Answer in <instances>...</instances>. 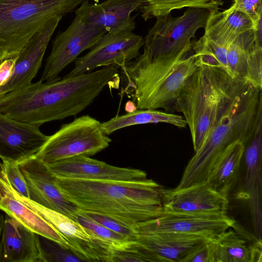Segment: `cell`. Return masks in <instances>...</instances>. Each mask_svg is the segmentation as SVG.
<instances>
[{
    "label": "cell",
    "instance_id": "cell-1",
    "mask_svg": "<svg viewBox=\"0 0 262 262\" xmlns=\"http://www.w3.org/2000/svg\"><path fill=\"white\" fill-rule=\"evenodd\" d=\"M118 68L112 64L75 76L31 83L1 97L0 112L39 126L75 116L90 105L105 86L119 88Z\"/></svg>",
    "mask_w": 262,
    "mask_h": 262
},
{
    "label": "cell",
    "instance_id": "cell-2",
    "mask_svg": "<svg viewBox=\"0 0 262 262\" xmlns=\"http://www.w3.org/2000/svg\"><path fill=\"white\" fill-rule=\"evenodd\" d=\"M57 184L78 209L102 214L133 230L164 213L163 187L151 179L90 180L57 177Z\"/></svg>",
    "mask_w": 262,
    "mask_h": 262
},
{
    "label": "cell",
    "instance_id": "cell-3",
    "mask_svg": "<svg viewBox=\"0 0 262 262\" xmlns=\"http://www.w3.org/2000/svg\"><path fill=\"white\" fill-rule=\"evenodd\" d=\"M251 85L221 68L201 66L187 79L173 111L182 113L197 151L234 102Z\"/></svg>",
    "mask_w": 262,
    "mask_h": 262
},
{
    "label": "cell",
    "instance_id": "cell-4",
    "mask_svg": "<svg viewBox=\"0 0 262 262\" xmlns=\"http://www.w3.org/2000/svg\"><path fill=\"white\" fill-rule=\"evenodd\" d=\"M199 67L192 49L171 57L152 56L143 50L120 68L126 83L122 92L138 110L173 111L185 82Z\"/></svg>",
    "mask_w": 262,
    "mask_h": 262
},
{
    "label": "cell",
    "instance_id": "cell-5",
    "mask_svg": "<svg viewBox=\"0 0 262 262\" xmlns=\"http://www.w3.org/2000/svg\"><path fill=\"white\" fill-rule=\"evenodd\" d=\"M261 107V89L251 85L231 105L195 152L174 189L178 190L206 181L215 163L229 145L237 140L242 141L244 144L246 143Z\"/></svg>",
    "mask_w": 262,
    "mask_h": 262
},
{
    "label": "cell",
    "instance_id": "cell-6",
    "mask_svg": "<svg viewBox=\"0 0 262 262\" xmlns=\"http://www.w3.org/2000/svg\"><path fill=\"white\" fill-rule=\"evenodd\" d=\"M85 0H0V63L17 56L52 18L62 17Z\"/></svg>",
    "mask_w": 262,
    "mask_h": 262
},
{
    "label": "cell",
    "instance_id": "cell-7",
    "mask_svg": "<svg viewBox=\"0 0 262 262\" xmlns=\"http://www.w3.org/2000/svg\"><path fill=\"white\" fill-rule=\"evenodd\" d=\"M112 139L101 123L89 115L62 124L35 155L47 165L77 156H92L110 145Z\"/></svg>",
    "mask_w": 262,
    "mask_h": 262
},
{
    "label": "cell",
    "instance_id": "cell-8",
    "mask_svg": "<svg viewBox=\"0 0 262 262\" xmlns=\"http://www.w3.org/2000/svg\"><path fill=\"white\" fill-rule=\"evenodd\" d=\"M211 11L188 8L183 14L173 17L171 13L156 17L144 38L143 50L152 56L171 57L192 49L196 31L205 28Z\"/></svg>",
    "mask_w": 262,
    "mask_h": 262
},
{
    "label": "cell",
    "instance_id": "cell-9",
    "mask_svg": "<svg viewBox=\"0 0 262 262\" xmlns=\"http://www.w3.org/2000/svg\"><path fill=\"white\" fill-rule=\"evenodd\" d=\"M106 33L103 29L86 24L75 15L68 27L54 39L40 80L50 82L59 78V73L67 66L83 51L95 46Z\"/></svg>",
    "mask_w": 262,
    "mask_h": 262
},
{
    "label": "cell",
    "instance_id": "cell-10",
    "mask_svg": "<svg viewBox=\"0 0 262 262\" xmlns=\"http://www.w3.org/2000/svg\"><path fill=\"white\" fill-rule=\"evenodd\" d=\"M15 198L51 224L66 239L69 251L81 261L113 262V252L98 241L72 218L20 195L12 187Z\"/></svg>",
    "mask_w": 262,
    "mask_h": 262
},
{
    "label": "cell",
    "instance_id": "cell-11",
    "mask_svg": "<svg viewBox=\"0 0 262 262\" xmlns=\"http://www.w3.org/2000/svg\"><path fill=\"white\" fill-rule=\"evenodd\" d=\"M144 43L143 37L133 32L106 33L90 51L74 61L73 69L64 77L81 75L112 64L121 68L140 55Z\"/></svg>",
    "mask_w": 262,
    "mask_h": 262
},
{
    "label": "cell",
    "instance_id": "cell-12",
    "mask_svg": "<svg viewBox=\"0 0 262 262\" xmlns=\"http://www.w3.org/2000/svg\"><path fill=\"white\" fill-rule=\"evenodd\" d=\"M235 220L227 214H188L165 212L161 216L140 224L136 233L172 232L196 235L208 239L232 228Z\"/></svg>",
    "mask_w": 262,
    "mask_h": 262
},
{
    "label": "cell",
    "instance_id": "cell-13",
    "mask_svg": "<svg viewBox=\"0 0 262 262\" xmlns=\"http://www.w3.org/2000/svg\"><path fill=\"white\" fill-rule=\"evenodd\" d=\"M19 165L27 183L29 199L73 219L78 208L60 190L57 177L47 164L34 156Z\"/></svg>",
    "mask_w": 262,
    "mask_h": 262
},
{
    "label": "cell",
    "instance_id": "cell-14",
    "mask_svg": "<svg viewBox=\"0 0 262 262\" xmlns=\"http://www.w3.org/2000/svg\"><path fill=\"white\" fill-rule=\"evenodd\" d=\"M261 154L262 108L258 112L250 138L245 144L243 157L245 173L242 192L238 197L246 199L250 208L256 236L261 238Z\"/></svg>",
    "mask_w": 262,
    "mask_h": 262
},
{
    "label": "cell",
    "instance_id": "cell-15",
    "mask_svg": "<svg viewBox=\"0 0 262 262\" xmlns=\"http://www.w3.org/2000/svg\"><path fill=\"white\" fill-rule=\"evenodd\" d=\"M165 212L188 214H227L228 198L213 189L204 181L176 190L162 189Z\"/></svg>",
    "mask_w": 262,
    "mask_h": 262
},
{
    "label": "cell",
    "instance_id": "cell-16",
    "mask_svg": "<svg viewBox=\"0 0 262 262\" xmlns=\"http://www.w3.org/2000/svg\"><path fill=\"white\" fill-rule=\"evenodd\" d=\"M48 136L39 126L13 119L0 112V159L19 163L36 155Z\"/></svg>",
    "mask_w": 262,
    "mask_h": 262
},
{
    "label": "cell",
    "instance_id": "cell-17",
    "mask_svg": "<svg viewBox=\"0 0 262 262\" xmlns=\"http://www.w3.org/2000/svg\"><path fill=\"white\" fill-rule=\"evenodd\" d=\"M145 0H105L93 4L83 2L75 15L84 23L105 30L107 33L118 34L133 32L135 16L131 13L140 8Z\"/></svg>",
    "mask_w": 262,
    "mask_h": 262
},
{
    "label": "cell",
    "instance_id": "cell-18",
    "mask_svg": "<svg viewBox=\"0 0 262 262\" xmlns=\"http://www.w3.org/2000/svg\"><path fill=\"white\" fill-rule=\"evenodd\" d=\"M62 18H52L26 43L16 56L14 72L10 80L0 88V98L32 83L42 63L47 47Z\"/></svg>",
    "mask_w": 262,
    "mask_h": 262
},
{
    "label": "cell",
    "instance_id": "cell-19",
    "mask_svg": "<svg viewBox=\"0 0 262 262\" xmlns=\"http://www.w3.org/2000/svg\"><path fill=\"white\" fill-rule=\"evenodd\" d=\"M48 165L56 177L60 178L112 181L147 178L143 170L114 166L85 156L73 157Z\"/></svg>",
    "mask_w": 262,
    "mask_h": 262
},
{
    "label": "cell",
    "instance_id": "cell-20",
    "mask_svg": "<svg viewBox=\"0 0 262 262\" xmlns=\"http://www.w3.org/2000/svg\"><path fill=\"white\" fill-rule=\"evenodd\" d=\"M136 242L153 254L159 262H183L208 239L199 235L172 232L136 233Z\"/></svg>",
    "mask_w": 262,
    "mask_h": 262
},
{
    "label": "cell",
    "instance_id": "cell-21",
    "mask_svg": "<svg viewBox=\"0 0 262 262\" xmlns=\"http://www.w3.org/2000/svg\"><path fill=\"white\" fill-rule=\"evenodd\" d=\"M0 210L34 233L51 239L69 251L66 239L51 224L17 199L0 162Z\"/></svg>",
    "mask_w": 262,
    "mask_h": 262
},
{
    "label": "cell",
    "instance_id": "cell-22",
    "mask_svg": "<svg viewBox=\"0 0 262 262\" xmlns=\"http://www.w3.org/2000/svg\"><path fill=\"white\" fill-rule=\"evenodd\" d=\"M3 262H42L39 235L5 213Z\"/></svg>",
    "mask_w": 262,
    "mask_h": 262
},
{
    "label": "cell",
    "instance_id": "cell-23",
    "mask_svg": "<svg viewBox=\"0 0 262 262\" xmlns=\"http://www.w3.org/2000/svg\"><path fill=\"white\" fill-rule=\"evenodd\" d=\"M211 262H261L262 249L250 245L232 230L209 240Z\"/></svg>",
    "mask_w": 262,
    "mask_h": 262
},
{
    "label": "cell",
    "instance_id": "cell-24",
    "mask_svg": "<svg viewBox=\"0 0 262 262\" xmlns=\"http://www.w3.org/2000/svg\"><path fill=\"white\" fill-rule=\"evenodd\" d=\"M244 149L241 140L229 145L215 163L206 180L213 189L227 198L237 178Z\"/></svg>",
    "mask_w": 262,
    "mask_h": 262
},
{
    "label": "cell",
    "instance_id": "cell-25",
    "mask_svg": "<svg viewBox=\"0 0 262 262\" xmlns=\"http://www.w3.org/2000/svg\"><path fill=\"white\" fill-rule=\"evenodd\" d=\"M260 24L256 27L248 15L231 6L222 11H211L204 34L234 38L247 31L257 29Z\"/></svg>",
    "mask_w": 262,
    "mask_h": 262
},
{
    "label": "cell",
    "instance_id": "cell-26",
    "mask_svg": "<svg viewBox=\"0 0 262 262\" xmlns=\"http://www.w3.org/2000/svg\"><path fill=\"white\" fill-rule=\"evenodd\" d=\"M158 123L170 124L179 128H185L187 125L184 117L179 115L156 110H137L101 123V128L108 136L126 127Z\"/></svg>",
    "mask_w": 262,
    "mask_h": 262
},
{
    "label": "cell",
    "instance_id": "cell-27",
    "mask_svg": "<svg viewBox=\"0 0 262 262\" xmlns=\"http://www.w3.org/2000/svg\"><path fill=\"white\" fill-rule=\"evenodd\" d=\"M256 44L261 45V25L237 35L230 43L227 60L232 77L246 79L248 53Z\"/></svg>",
    "mask_w": 262,
    "mask_h": 262
},
{
    "label": "cell",
    "instance_id": "cell-28",
    "mask_svg": "<svg viewBox=\"0 0 262 262\" xmlns=\"http://www.w3.org/2000/svg\"><path fill=\"white\" fill-rule=\"evenodd\" d=\"M224 3V0H145L140 9L141 16L146 21L185 7L201 8L210 11L220 10Z\"/></svg>",
    "mask_w": 262,
    "mask_h": 262
},
{
    "label": "cell",
    "instance_id": "cell-29",
    "mask_svg": "<svg viewBox=\"0 0 262 262\" xmlns=\"http://www.w3.org/2000/svg\"><path fill=\"white\" fill-rule=\"evenodd\" d=\"M73 219L83 226L97 241L113 253L125 249L134 242L94 222L79 212L78 210Z\"/></svg>",
    "mask_w": 262,
    "mask_h": 262
},
{
    "label": "cell",
    "instance_id": "cell-30",
    "mask_svg": "<svg viewBox=\"0 0 262 262\" xmlns=\"http://www.w3.org/2000/svg\"><path fill=\"white\" fill-rule=\"evenodd\" d=\"M39 239L42 262L81 261L73 254H66L67 250L62 248L55 242L39 235Z\"/></svg>",
    "mask_w": 262,
    "mask_h": 262
},
{
    "label": "cell",
    "instance_id": "cell-31",
    "mask_svg": "<svg viewBox=\"0 0 262 262\" xmlns=\"http://www.w3.org/2000/svg\"><path fill=\"white\" fill-rule=\"evenodd\" d=\"M262 45L256 44L249 50L246 79L254 87L262 89Z\"/></svg>",
    "mask_w": 262,
    "mask_h": 262
},
{
    "label": "cell",
    "instance_id": "cell-32",
    "mask_svg": "<svg viewBox=\"0 0 262 262\" xmlns=\"http://www.w3.org/2000/svg\"><path fill=\"white\" fill-rule=\"evenodd\" d=\"M78 211L104 227L125 236L129 240L131 241H136V236L134 230L119 223L114 219L94 212L84 211L78 209Z\"/></svg>",
    "mask_w": 262,
    "mask_h": 262
},
{
    "label": "cell",
    "instance_id": "cell-33",
    "mask_svg": "<svg viewBox=\"0 0 262 262\" xmlns=\"http://www.w3.org/2000/svg\"><path fill=\"white\" fill-rule=\"evenodd\" d=\"M2 166L14 190L20 195L29 198L27 183L19 163L2 161Z\"/></svg>",
    "mask_w": 262,
    "mask_h": 262
},
{
    "label": "cell",
    "instance_id": "cell-34",
    "mask_svg": "<svg viewBox=\"0 0 262 262\" xmlns=\"http://www.w3.org/2000/svg\"><path fill=\"white\" fill-rule=\"evenodd\" d=\"M231 6L248 15L257 27L261 23V0H232Z\"/></svg>",
    "mask_w": 262,
    "mask_h": 262
},
{
    "label": "cell",
    "instance_id": "cell-35",
    "mask_svg": "<svg viewBox=\"0 0 262 262\" xmlns=\"http://www.w3.org/2000/svg\"><path fill=\"white\" fill-rule=\"evenodd\" d=\"M183 262H211L209 240L194 250Z\"/></svg>",
    "mask_w": 262,
    "mask_h": 262
},
{
    "label": "cell",
    "instance_id": "cell-36",
    "mask_svg": "<svg viewBox=\"0 0 262 262\" xmlns=\"http://www.w3.org/2000/svg\"><path fill=\"white\" fill-rule=\"evenodd\" d=\"M16 56L4 60L0 63V88L11 79L14 72Z\"/></svg>",
    "mask_w": 262,
    "mask_h": 262
},
{
    "label": "cell",
    "instance_id": "cell-37",
    "mask_svg": "<svg viewBox=\"0 0 262 262\" xmlns=\"http://www.w3.org/2000/svg\"><path fill=\"white\" fill-rule=\"evenodd\" d=\"M232 228L239 236L245 239L250 245L256 248L262 249L261 239L258 238L255 234L254 235L250 233L236 221Z\"/></svg>",
    "mask_w": 262,
    "mask_h": 262
},
{
    "label": "cell",
    "instance_id": "cell-38",
    "mask_svg": "<svg viewBox=\"0 0 262 262\" xmlns=\"http://www.w3.org/2000/svg\"><path fill=\"white\" fill-rule=\"evenodd\" d=\"M5 216L0 213V262L3 259V236L5 224Z\"/></svg>",
    "mask_w": 262,
    "mask_h": 262
},
{
    "label": "cell",
    "instance_id": "cell-39",
    "mask_svg": "<svg viewBox=\"0 0 262 262\" xmlns=\"http://www.w3.org/2000/svg\"><path fill=\"white\" fill-rule=\"evenodd\" d=\"M124 108L126 113H132L138 110L135 103L132 100L126 102Z\"/></svg>",
    "mask_w": 262,
    "mask_h": 262
}]
</instances>
